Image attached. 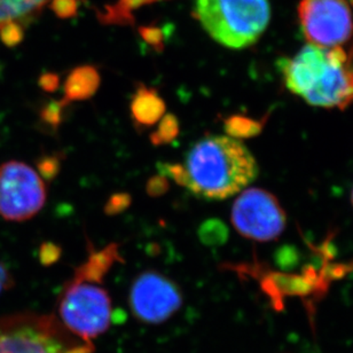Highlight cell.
<instances>
[{
	"mask_svg": "<svg viewBox=\"0 0 353 353\" xmlns=\"http://www.w3.org/2000/svg\"><path fill=\"white\" fill-rule=\"evenodd\" d=\"M280 68L289 91L309 105L341 108L353 100V43L347 50L306 45Z\"/></svg>",
	"mask_w": 353,
	"mask_h": 353,
	"instance_id": "obj_2",
	"label": "cell"
},
{
	"mask_svg": "<svg viewBox=\"0 0 353 353\" xmlns=\"http://www.w3.org/2000/svg\"><path fill=\"white\" fill-rule=\"evenodd\" d=\"M232 224L245 238L270 242L280 236L287 225V216L278 199L263 188L242 190L232 207Z\"/></svg>",
	"mask_w": 353,
	"mask_h": 353,
	"instance_id": "obj_7",
	"label": "cell"
},
{
	"mask_svg": "<svg viewBox=\"0 0 353 353\" xmlns=\"http://www.w3.org/2000/svg\"><path fill=\"white\" fill-rule=\"evenodd\" d=\"M90 341L72 335L51 314L17 313L0 318V353H93Z\"/></svg>",
	"mask_w": 353,
	"mask_h": 353,
	"instance_id": "obj_4",
	"label": "cell"
},
{
	"mask_svg": "<svg viewBox=\"0 0 353 353\" xmlns=\"http://www.w3.org/2000/svg\"><path fill=\"white\" fill-rule=\"evenodd\" d=\"M12 285H13V278L10 270L3 263H0V292L10 289Z\"/></svg>",
	"mask_w": 353,
	"mask_h": 353,
	"instance_id": "obj_28",
	"label": "cell"
},
{
	"mask_svg": "<svg viewBox=\"0 0 353 353\" xmlns=\"http://www.w3.org/2000/svg\"><path fill=\"white\" fill-rule=\"evenodd\" d=\"M101 84V77L93 65H81L72 69L63 84V100L67 103L84 101L92 98Z\"/></svg>",
	"mask_w": 353,
	"mask_h": 353,
	"instance_id": "obj_12",
	"label": "cell"
},
{
	"mask_svg": "<svg viewBox=\"0 0 353 353\" xmlns=\"http://www.w3.org/2000/svg\"><path fill=\"white\" fill-rule=\"evenodd\" d=\"M24 36V28L20 24L7 23L0 27V39L8 48L20 44Z\"/></svg>",
	"mask_w": 353,
	"mask_h": 353,
	"instance_id": "obj_22",
	"label": "cell"
},
{
	"mask_svg": "<svg viewBox=\"0 0 353 353\" xmlns=\"http://www.w3.org/2000/svg\"><path fill=\"white\" fill-rule=\"evenodd\" d=\"M187 190L207 201L226 200L241 193L259 174V164L241 140L208 136L186 153Z\"/></svg>",
	"mask_w": 353,
	"mask_h": 353,
	"instance_id": "obj_1",
	"label": "cell"
},
{
	"mask_svg": "<svg viewBox=\"0 0 353 353\" xmlns=\"http://www.w3.org/2000/svg\"><path fill=\"white\" fill-rule=\"evenodd\" d=\"M153 1L157 0H119L114 6L107 7L105 13L102 14L101 20L109 23H129L132 20L131 13L133 10Z\"/></svg>",
	"mask_w": 353,
	"mask_h": 353,
	"instance_id": "obj_15",
	"label": "cell"
},
{
	"mask_svg": "<svg viewBox=\"0 0 353 353\" xmlns=\"http://www.w3.org/2000/svg\"><path fill=\"white\" fill-rule=\"evenodd\" d=\"M224 126L228 136L239 140L252 137L259 131L257 123L242 116H232L225 121Z\"/></svg>",
	"mask_w": 353,
	"mask_h": 353,
	"instance_id": "obj_18",
	"label": "cell"
},
{
	"mask_svg": "<svg viewBox=\"0 0 353 353\" xmlns=\"http://www.w3.org/2000/svg\"><path fill=\"white\" fill-rule=\"evenodd\" d=\"M57 318L72 335L92 342L112 325V299L101 283L72 276L59 297Z\"/></svg>",
	"mask_w": 353,
	"mask_h": 353,
	"instance_id": "obj_5",
	"label": "cell"
},
{
	"mask_svg": "<svg viewBox=\"0 0 353 353\" xmlns=\"http://www.w3.org/2000/svg\"><path fill=\"white\" fill-rule=\"evenodd\" d=\"M38 174L48 181L54 179L60 174L62 167V157L59 154H50L39 157L37 161Z\"/></svg>",
	"mask_w": 353,
	"mask_h": 353,
	"instance_id": "obj_19",
	"label": "cell"
},
{
	"mask_svg": "<svg viewBox=\"0 0 353 353\" xmlns=\"http://www.w3.org/2000/svg\"><path fill=\"white\" fill-rule=\"evenodd\" d=\"M180 133L179 121L176 116L168 112L161 119L157 129L150 134V143L154 146H164L174 143Z\"/></svg>",
	"mask_w": 353,
	"mask_h": 353,
	"instance_id": "obj_16",
	"label": "cell"
},
{
	"mask_svg": "<svg viewBox=\"0 0 353 353\" xmlns=\"http://www.w3.org/2000/svg\"><path fill=\"white\" fill-rule=\"evenodd\" d=\"M69 105L63 99L51 100L41 105L38 112V121L43 129L55 132L63 122L65 108Z\"/></svg>",
	"mask_w": 353,
	"mask_h": 353,
	"instance_id": "obj_14",
	"label": "cell"
},
{
	"mask_svg": "<svg viewBox=\"0 0 353 353\" xmlns=\"http://www.w3.org/2000/svg\"><path fill=\"white\" fill-rule=\"evenodd\" d=\"M299 17L309 44L334 48L352 37V12L347 0H302Z\"/></svg>",
	"mask_w": 353,
	"mask_h": 353,
	"instance_id": "obj_9",
	"label": "cell"
},
{
	"mask_svg": "<svg viewBox=\"0 0 353 353\" xmlns=\"http://www.w3.org/2000/svg\"><path fill=\"white\" fill-rule=\"evenodd\" d=\"M194 17L214 41L243 50L262 37L271 7L268 0H195Z\"/></svg>",
	"mask_w": 353,
	"mask_h": 353,
	"instance_id": "obj_3",
	"label": "cell"
},
{
	"mask_svg": "<svg viewBox=\"0 0 353 353\" xmlns=\"http://www.w3.org/2000/svg\"><path fill=\"white\" fill-rule=\"evenodd\" d=\"M51 0H0V27L17 23L27 27Z\"/></svg>",
	"mask_w": 353,
	"mask_h": 353,
	"instance_id": "obj_13",
	"label": "cell"
},
{
	"mask_svg": "<svg viewBox=\"0 0 353 353\" xmlns=\"http://www.w3.org/2000/svg\"><path fill=\"white\" fill-rule=\"evenodd\" d=\"M44 180L23 162L8 161L0 165V216L8 221L34 217L46 202Z\"/></svg>",
	"mask_w": 353,
	"mask_h": 353,
	"instance_id": "obj_6",
	"label": "cell"
},
{
	"mask_svg": "<svg viewBox=\"0 0 353 353\" xmlns=\"http://www.w3.org/2000/svg\"><path fill=\"white\" fill-rule=\"evenodd\" d=\"M183 303V292L176 282L153 270L140 273L130 288L131 312L146 325L165 323L179 311Z\"/></svg>",
	"mask_w": 353,
	"mask_h": 353,
	"instance_id": "obj_8",
	"label": "cell"
},
{
	"mask_svg": "<svg viewBox=\"0 0 353 353\" xmlns=\"http://www.w3.org/2000/svg\"><path fill=\"white\" fill-rule=\"evenodd\" d=\"M167 114V103L155 88L137 84L130 100V117L137 131L143 132L160 122Z\"/></svg>",
	"mask_w": 353,
	"mask_h": 353,
	"instance_id": "obj_10",
	"label": "cell"
},
{
	"mask_svg": "<svg viewBox=\"0 0 353 353\" xmlns=\"http://www.w3.org/2000/svg\"><path fill=\"white\" fill-rule=\"evenodd\" d=\"M157 170H159V174L167 176L168 179L174 180L178 186L187 188L188 176H187L186 168L183 164L159 163L157 164Z\"/></svg>",
	"mask_w": 353,
	"mask_h": 353,
	"instance_id": "obj_20",
	"label": "cell"
},
{
	"mask_svg": "<svg viewBox=\"0 0 353 353\" xmlns=\"http://www.w3.org/2000/svg\"><path fill=\"white\" fill-rule=\"evenodd\" d=\"M131 203H132V197L129 193L112 194L105 202L103 211L107 216H117L130 208Z\"/></svg>",
	"mask_w": 353,
	"mask_h": 353,
	"instance_id": "obj_21",
	"label": "cell"
},
{
	"mask_svg": "<svg viewBox=\"0 0 353 353\" xmlns=\"http://www.w3.org/2000/svg\"><path fill=\"white\" fill-rule=\"evenodd\" d=\"M199 239L205 245H221L228 239V228L223 221L209 219L201 224L199 228Z\"/></svg>",
	"mask_w": 353,
	"mask_h": 353,
	"instance_id": "obj_17",
	"label": "cell"
},
{
	"mask_svg": "<svg viewBox=\"0 0 353 353\" xmlns=\"http://www.w3.org/2000/svg\"><path fill=\"white\" fill-rule=\"evenodd\" d=\"M38 85L48 93H54L60 85V79L57 74L46 72L41 76V79L38 81Z\"/></svg>",
	"mask_w": 353,
	"mask_h": 353,
	"instance_id": "obj_26",
	"label": "cell"
},
{
	"mask_svg": "<svg viewBox=\"0 0 353 353\" xmlns=\"http://www.w3.org/2000/svg\"><path fill=\"white\" fill-rule=\"evenodd\" d=\"M51 7L59 17L69 19L79 10V0H51Z\"/></svg>",
	"mask_w": 353,
	"mask_h": 353,
	"instance_id": "obj_25",
	"label": "cell"
},
{
	"mask_svg": "<svg viewBox=\"0 0 353 353\" xmlns=\"http://www.w3.org/2000/svg\"><path fill=\"white\" fill-rule=\"evenodd\" d=\"M141 34H143V38L146 39L148 44L153 45L155 48H163L160 31L157 30V29H154V30H152V29H147V30L141 31Z\"/></svg>",
	"mask_w": 353,
	"mask_h": 353,
	"instance_id": "obj_27",
	"label": "cell"
},
{
	"mask_svg": "<svg viewBox=\"0 0 353 353\" xmlns=\"http://www.w3.org/2000/svg\"><path fill=\"white\" fill-rule=\"evenodd\" d=\"M169 190H170V181L167 176L160 174L150 176L146 183V193L150 197L163 196Z\"/></svg>",
	"mask_w": 353,
	"mask_h": 353,
	"instance_id": "obj_24",
	"label": "cell"
},
{
	"mask_svg": "<svg viewBox=\"0 0 353 353\" xmlns=\"http://www.w3.org/2000/svg\"><path fill=\"white\" fill-rule=\"evenodd\" d=\"M61 255V247L54 243V242L48 241L41 243V248H39V254H38V259H39V262L44 265V266H50V265H53L58 262Z\"/></svg>",
	"mask_w": 353,
	"mask_h": 353,
	"instance_id": "obj_23",
	"label": "cell"
},
{
	"mask_svg": "<svg viewBox=\"0 0 353 353\" xmlns=\"http://www.w3.org/2000/svg\"><path fill=\"white\" fill-rule=\"evenodd\" d=\"M352 6H353V0H352Z\"/></svg>",
	"mask_w": 353,
	"mask_h": 353,
	"instance_id": "obj_30",
	"label": "cell"
},
{
	"mask_svg": "<svg viewBox=\"0 0 353 353\" xmlns=\"http://www.w3.org/2000/svg\"><path fill=\"white\" fill-rule=\"evenodd\" d=\"M123 262L117 243H110L105 248L95 250L91 249L86 262L76 268L74 276L88 281L101 283L105 275L116 263Z\"/></svg>",
	"mask_w": 353,
	"mask_h": 353,
	"instance_id": "obj_11",
	"label": "cell"
},
{
	"mask_svg": "<svg viewBox=\"0 0 353 353\" xmlns=\"http://www.w3.org/2000/svg\"><path fill=\"white\" fill-rule=\"evenodd\" d=\"M351 203H352V207H353V188H352V192H351Z\"/></svg>",
	"mask_w": 353,
	"mask_h": 353,
	"instance_id": "obj_29",
	"label": "cell"
}]
</instances>
